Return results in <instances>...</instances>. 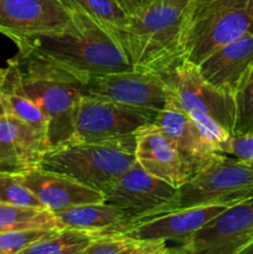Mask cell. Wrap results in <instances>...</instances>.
Masks as SVG:
<instances>
[{
    "mask_svg": "<svg viewBox=\"0 0 253 254\" xmlns=\"http://www.w3.org/2000/svg\"><path fill=\"white\" fill-rule=\"evenodd\" d=\"M6 114H7V111H6V106H5L4 96H2L1 91H0V119H1L4 116H6Z\"/></svg>",
    "mask_w": 253,
    "mask_h": 254,
    "instance_id": "30",
    "label": "cell"
},
{
    "mask_svg": "<svg viewBox=\"0 0 253 254\" xmlns=\"http://www.w3.org/2000/svg\"><path fill=\"white\" fill-rule=\"evenodd\" d=\"M243 254H253V245L250 246V247L245 251V253Z\"/></svg>",
    "mask_w": 253,
    "mask_h": 254,
    "instance_id": "32",
    "label": "cell"
},
{
    "mask_svg": "<svg viewBox=\"0 0 253 254\" xmlns=\"http://www.w3.org/2000/svg\"><path fill=\"white\" fill-rule=\"evenodd\" d=\"M148 123L153 122L139 112L109 99L83 94L79 99L73 135L69 140H111L134 134Z\"/></svg>",
    "mask_w": 253,
    "mask_h": 254,
    "instance_id": "11",
    "label": "cell"
},
{
    "mask_svg": "<svg viewBox=\"0 0 253 254\" xmlns=\"http://www.w3.org/2000/svg\"><path fill=\"white\" fill-rule=\"evenodd\" d=\"M252 133H253V130H252Z\"/></svg>",
    "mask_w": 253,
    "mask_h": 254,
    "instance_id": "33",
    "label": "cell"
},
{
    "mask_svg": "<svg viewBox=\"0 0 253 254\" xmlns=\"http://www.w3.org/2000/svg\"><path fill=\"white\" fill-rule=\"evenodd\" d=\"M55 215L63 227L91 232L118 230L129 222L126 212L106 201L71 206Z\"/></svg>",
    "mask_w": 253,
    "mask_h": 254,
    "instance_id": "19",
    "label": "cell"
},
{
    "mask_svg": "<svg viewBox=\"0 0 253 254\" xmlns=\"http://www.w3.org/2000/svg\"><path fill=\"white\" fill-rule=\"evenodd\" d=\"M6 76L46 114L51 146L72 138L83 78L25 52L7 61Z\"/></svg>",
    "mask_w": 253,
    "mask_h": 254,
    "instance_id": "3",
    "label": "cell"
},
{
    "mask_svg": "<svg viewBox=\"0 0 253 254\" xmlns=\"http://www.w3.org/2000/svg\"><path fill=\"white\" fill-rule=\"evenodd\" d=\"M178 189L151 175L138 163L103 191L104 201L121 208L129 221L150 212L176 193Z\"/></svg>",
    "mask_w": 253,
    "mask_h": 254,
    "instance_id": "12",
    "label": "cell"
},
{
    "mask_svg": "<svg viewBox=\"0 0 253 254\" xmlns=\"http://www.w3.org/2000/svg\"><path fill=\"white\" fill-rule=\"evenodd\" d=\"M67 7L77 6L112 32L121 30L128 20V12L119 0H63Z\"/></svg>",
    "mask_w": 253,
    "mask_h": 254,
    "instance_id": "24",
    "label": "cell"
},
{
    "mask_svg": "<svg viewBox=\"0 0 253 254\" xmlns=\"http://www.w3.org/2000/svg\"><path fill=\"white\" fill-rule=\"evenodd\" d=\"M136 163L135 135L102 141L68 140L52 146L40 168L103 192Z\"/></svg>",
    "mask_w": 253,
    "mask_h": 254,
    "instance_id": "4",
    "label": "cell"
},
{
    "mask_svg": "<svg viewBox=\"0 0 253 254\" xmlns=\"http://www.w3.org/2000/svg\"><path fill=\"white\" fill-rule=\"evenodd\" d=\"M191 0H151L128 15L113 36L133 69L163 76L185 61L186 17Z\"/></svg>",
    "mask_w": 253,
    "mask_h": 254,
    "instance_id": "2",
    "label": "cell"
},
{
    "mask_svg": "<svg viewBox=\"0 0 253 254\" xmlns=\"http://www.w3.org/2000/svg\"><path fill=\"white\" fill-rule=\"evenodd\" d=\"M69 19L63 0H0V32L17 49L35 37L61 31Z\"/></svg>",
    "mask_w": 253,
    "mask_h": 254,
    "instance_id": "10",
    "label": "cell"
},
{
    "mask_svg": "<svg viewBox=\"0 0 253 254\" xmlns=\"http://www.w3.org/2000/svg\"><path fill=\"white\" fill-rule=\"evenodd\" d=\"M51 148L46 134L26 122L11 114L0 119V173L32 170Z\"/></svg>",
    "mask_w": 253,
    "mask_h": 254,
    "instance_id": "13",
    "label": "cell"
},
{
    "mask_svg": "<svg viewBox=\"0 0 253 254\" xmlns=\"http://www.w3.org/2000/svg\"><path fill=\"white\" fill-rule=\"evenodd\" d=\"M16 175L42 205L54 213L71 206L104 201L101 191L88 188L63 174L45 170L40 166Z\"/></svg>",
    "mask_w": 253,
    "mask_h": 254,
    "instance_id": "16",
    "label": "cell"
},
{
    "mask_svg": "<svg viewBox=\"0 0 253 254\" xmlns=\"http://www.w3.org/2000/svg\"><path fill=\"white\" fill-rule=\"evenodd\" d=\"M119 1L123 5L124 9L126 10V12H128V14H131V12H134L135 10H138L139 7L144 6L145 4L150 2L151 0H119Z\"/></svg>",
    "mask_w": 253,
    "mask_h": 254,
    "instance_id": "29",
    "label": "cell"
},
{
    "mask_svg": "<svg viewBox=\"0 0 253 254\" xmlns=\"http://www.w3.org/2000/svg\"><path fill=\"white\" fill-rule=\"evenodd\" d=\"M5 77H6V68H0V89L5 82Z\"/></svg>",
    "mask_w": 253,
    "mask_h": 254,
    "instance_id": "31",
    "label": "cell"
},
{
    "mask_svg": "<svg viewBox=\"0 0 253 254\" xmlns=\"http://www.w3.org/2000/svg\"><path fill=\"white\" fill-rule=\"evenodd\" d=\"M1 93L4 96L5 106L7 114L17 117L21 121L26 122L34 128L47 135L49 131V118L46 114L19 88L14 81L5 77V82L1 87ZM49 138V136H47Z\"/></svg>",
    "mask_w": 253,
    "mask_h": 254,
    "instance_id": "23",
    "label": "cell"
},
{
    "mask_svg": "<svg viewBox=\"0 0 253 254\" xmlns=\"http://www.w3.org/2000/svg\"><path fill=\"white\" fill-rule=\"evenodd\" d=\"M83 94L109 99L148 117L154 123L171 97L160 74L130 69L91 76L83 82Z\"/></svg>",
    "mask_w": 253,
    "mask_h": 254,
    "instance_id": "8",
    "label": "cell"
},
{
    "mask_svg": "<svg viewBox=\"0 0 253 254\" xmlns=\"http://www.w3.org/2000/svg\"><path fill=\"white\" fill-rule=\"evenodd\" d=\"M68 9L71 19L63 30L35 37L19 47V52L67 69L83 82L91 76L133 69L109 30L79 7Z\"/></svg>",
    "mask_w": 253,
    "mask_h": 254,
    "instance_id": "1",
    "label": "cell"
},
{
    "mask_svg": "<svg viewBox=\"0 0 253 254\" xmlns=\"http://www.w3.org/2000/svg\"><path fill=\"white\" fill-rule=\"evenodd\" d=\"M62 227L63 226L52 211L19 207L0 202V232L27 228L55 230Z\"/></svg>",
    "mask_w": 253,
    "mask_h": 254,
    "instance_id": "22",
    "label": "cell"
},
{
    "mask_svg": "<svg viewBox=\"0 0 253 254\" xmlns=\"http://www.w3.org/2000/svg\"><path fill=\"white\" fill-rule=\"evenodd\" d=\"M154 124L175 145L193 171L217 151L200 127L179 106L173 96L159 112Z\"/></svg>",
    "mask_w": 253,
    "mask_h": 254,
    "instance_id": "17",
    "label": "cell"
},
{
    "mask_svg": "<svg viewBox=\"0 0 253 254\" xmlns=\"http://www.w3.org/2000/svg\"><path fill=\"white\" fill-rule=\"evenodd\" d=\"M253 67V34L218 47L197 64L201 77L220 91L235 96Z\"/></svg>",
    "mask_w": 253,
    "mask_h": 254,
    "instance_id": "18",
    "label": "cell"
},
{
    "mask_svg": "<svg viewBox=\"0 0 253 254\" xmlns=\"http://www.w3.org/2000/svg\"><path fill=\"white\" fill-rule=\"evenodd\" d=\"M218 153L253 163V133L251 131L245 135H232L221 146Z\"/></svg>",
    "mask_w": 253,
    "mask_h": 254,
    "instance_id": "28",
    "label": "cell"
},
{
    "mask_svg": "<svg viewBox=\"0 0 253 254\" xmlns=\"http://www.w3.org/2000/svg\"><path fill=\"white\" fill-rule=\"evenodd\" d=\"M0 202L19 207L47 210L35 193L19 180L16 174L0 173Z\"/></svg>",
    "mask_w": 253,
    "mask_h": 254,
    "instance_id": "26",
    "label": "cell"
},
{
    "mask_svg": "<svg viewBox=\"0 0 253 254\" xmlns=\"http://www.w3.org/2000/svg\"><path fill=\"white\" fill-rule=\"evenodd\" d=\"M136 163L151 175L179 189L193 170L173 143L154 123H148L134 133Z\"/></svg>",
    "mask_w": 253,
    "mask_h": 254,
    "instance_id": "15",
    "label": "cell"
},
{
    "mask_svg": "<svg viewBox=\"0 0 253 254\" xmlns=\"http://www.w3.org/2000/svg\"><path fill=\"white\" fill-rule=\"evenodd\" d=\"M227 206L211 205L181 208L145 218L130 221L116 231L140 240H164L181 243L202 228Z\"/></svg>",
    "mask_w": 253,
    "mask_h": 254,
    "instance_id": "14",
    "label": "cell"
},
{
    "mask_svg": "<svg viewBox=\"0 0 253 254\" xmlns=\"http://www.w3.org/2000/svg\"><path fill=\"white\" fill-rule=\"evenodd\" d=\"M233 135H245L253 130V67L238 86L235 96Z\"/></svg>",
    "mask_w": 253,
    "mask_h": 254,
    "instance_id": "25",
    "label": "cell"
},
{
    "mask_svg": "<svg viewBox=\"0 0 253 254\" xmlns=\"http://www.w3.org/2000/svg\"><path fill=\"white\" fill-rule=\"evenodd\" d=\"M253 34V0H191L186 17V61L197 66L215 50Z\"/></svg>",
    "mask_w": 253,
    "mask_h": 254,
    "instance_id": "7",
    "label": "cell"
},
{
    "mask_svg": "<svg viewBox=\"0 0 253 254\" xmlns=\"http://www.w3.org/2000/svg\"><path fill=\"white\" fill-rule=\"evenodd\" d=\"M253 245V198L225 208L171 248L181 254H243Z\"/></svg>",
    "mask_w": 253,
    "mask_h": 254,
    "instance_id": "9",
    "label": "cell"
},
{
    "mask_svg": "<svg viewBox=\"0 0 253 254\" xmlns=\"http://www.w3.org/2000/svg\"><path fill=\"white\" fill-rule=\"evenodd\" d=\"M252 198L253 163L216 151L193 171L170 200L134 220L196 206L230 207Z\"/></svg>",
    "mask_w": 253,
    "mask_h": 254,
    "instance_id": "5",
    "label": "cell"
},
{
    "mask_svg": "<svg viewBox=\"0 0 253 254\" xmlns=\"http://www.w3.org/2000/svg\"><path fill=\"white\" fill-rule=\"evenodd\" d=\"M97 233L68 227L56 228L25 248L21 254H84Z\"/></svg>",
    "mask_w": 253,
    "mask_h": 254,
    "instance_id": "21",
    "label": "cell"
},
{
    "mask_svg": "<svg viewBox=\"0 0 253 254\" xmlns=\"http://www.w3.org/2000/svg\"><path fill=\"white\" fill-rule=\"evenodd\" d=\"M56 230V228H55ZM54 230L45 228H27V230L0 232V254L22 253L25 248L36 241L51 233Z\"/></svg>",
    "mask_w": 253,
    "mask_h": 254,
    "instance_id": "27",
    "label": "cell"
},
{
    "mask_svg": "<svg viewBox=\"0 0 253 254\" xmlns=\"http://www.w3.org/2000/svg\"><path fill=\"white\" fill-rule=\"evenodd\" d=\"M179 106L195 121L217 151L233 135L235 98L201 77L197 66L181 62L161 76Z\"/></svg>",
    "mask_w": 253,
    "mask_h": 254,
    "instance_id": "6",
    "label": "cell"
},
{
    "mask_svg": "<svg viewBox=\"0 0 253 254\" xmlns=\"http://www.w3.org/2000/svg\"><path fill=\"white\" fill-rule=\"evenodd\" d=\"M164 240H140L121 231L97 233L84 254H166L173 253Z\"/></svg>",
    "mask_w": 253,
    "mask_h": 254,
    "instance_id": "20",
    "label": "cell"
}]
</instances>
